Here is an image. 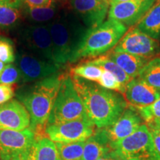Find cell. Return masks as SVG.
Listing matches in <instances>:
<instances>
[{
  "label": "cell",
  "mask_w": 160,
  "mask_h": 160,
  "mask_svg": "<svg viewBox=\"0 0 160 160\" xmlns=\"http://www.w3.org/2000/svg\"><path fill=\"white\" fill-rule=\"evenodd\" d=\"M62 11L60 2L45 7H29L25 5L24 19L30 25H48L57 18Z\"/></svg>",
  "instance_id": "18"
},
{
  "label": "cell",
  "mask_w": 160,
  "mask_h": 160,
  "mask_svg": "<svg viewBox=\"0 0 160 160\" xmlns=\"http://www.w3.org/2000/svg\"><path fill=\"white\" fill-rule=\"evenodd\" d=\"M55 143L61 160H83V150L85 142Z\"/></svg>",
  "instance_id": "25"
},
{
  "label": "cell",
  "mask_w": 160,
  "mask_h": 160,
  "mask_svg": "<svg viewBox=\"0 0 160 160\" xmlns=\"http://www.w3.org/2000/svg\"><path fill=\"white\" fill-rule=\"evenodd\" d=\"M35 151H36V145L33 149H31L28 153L25 154L18 157L13 160H36L35 159Z\"/></svg>",
  "instance_id": "34"
},
{
  "label": "cell",
  "mask_w": 160,
  "mask_h": 160,
  "mask_svg": "<svg viewBox=\"0 0 160 160\" xmlns=\"http://www.w3.org/2000/svg\"><path fill=\"white\" fill-rule=\"evenodd\" d=\"M147 125L160 126V98L151 105L135 108Z\"/></svg>",
  "instance_id": "27"
},
{
  "label": "cell",
  "mask_w": 160,
  "mask_h": 160,
  "mask_svg": "<svg viewBox=\"0 0 160 160\" xmlns=\"http://www.w3.org/2000/svg\"><path fill=\"white\" fill-rule=\"evenodd\" d=\"M103 70L97 65L85 62V63L81 64L71 69L72 76H75L84 79L88 81L98 82L99 79L102 74Z\"/></svg>",
  "instance_id": "26"
},
{
  "label": "cell",
  "mask_w": 160,
  "mask_h": 160,
  "mask_svg": "<svg viewBox=\"0 0 160 160\" xmlns=\"http://www.w3.org/2000/svg\"><path fill=\"white\" fill-rule=\"evenodd\" d=\"M73 12L88 29L102 25L108 14L110 5L103 0H71Z\"/></svg>",
  "instance_id": "12"
},
{
  "label": "cell",
  "mask_w": 160,
  "mask_h": 160,
  "mask_svg": "<svg viewBox=\"0 0 160 160\" xmlns=\"http://www.w3.org/2000/svg\"><path fill=\"white\" fill-rule=\"evenodd\" d=\"M15 96V87L13 85H0V105L11 101Z\"/></svg>",
  "instance_id": "31"
},
{
  "label": "cell",
  "mask_w": 160,
  "mask_h": 160,
  "mask_svg": "<svg viewBox=\"0 0 160 160\" xmlns=\"http://www.w3.org/2000/svg\"><path fill=\"white\" fill-rule=\"evenodd\" d=\"M128 30L123 24L109 19L98 27L88 29L69 63L82 58L101 57L117 46Z\"/></svg>",
  "instance_id": "4"
},
{
  "label": "cell",
  "mask_w": 160,
  "mask_h": 160,
  "mask_svg": "<svg viewBox=\"0 0 160 160\" xmlns=\"http://www.w3.org/2000/svg\"><path fill=\"white\" fill-rule=\"evenodd\" d=\"M74 87L85 107L86 115L97 129L109 127L119 119L128 107L120 93L110 91L98 85L72 76Z\"/></svg>",
  "instance_id": "1"
},
{
  "label": "cell",
  "mask_w": 160,
  "mask_h": 160,
  "mask_svg": "<svg viewBox=\"0 0 160 160\" xmlns=\"http://www.w3.org/2000/svg\"><path fill=\"white\" fill-rule=\"evenodd\" d=\"M111 151L103 129L97 128L94 133L85 142L83 160H97Z\"/></svg>",
  "instance_id": "19"
},
{
  "label": "cell",
  "mask_w": 160,
  "mask_h": 160,
  "mask_svg": "<svg viewBox=\"0 0 160 160\" xmlns=\"http://www.w3.org/2000/svg\"><path fill=\"white\" fill-rule=\"evenodd\" d=\"M88 119L72 77L63 75L48 125Z\"/></svg>",
  "instance_id": "5"
},
{
  "label": "cell",
  "mask_w": 160,
  "mask_h": 160,
  "mask_svg": "<svg viewBox=\"0 0 160 160\" xmlns=\"http://www.w3.org/2000/svg\"><path fill=\"white\" fill-rule=\"evenodd\" d=\"M36 160H61L56 143L47 137L36 141Z\"/></svg>",
  "instance_id": "24"
},
{
  "label": "cell",
  "mask_w": 160,
  "mask_h": 160,
  "mask_svg": "<svg viewBox=\"0 0 160 160\" xmlns=\"http://www.w3.org/2000/svg\"><path fill=\"white\" fill-rule=\"evenodd\" d=\"M0 160H1V159H0Z\"/></svg>",
  "instance_id": "40"
},
{
  "label": "cell",
  "mask_w": 160,
  "mask_h": 160,
  "mask_svg": "<svg viewBox=\"0 0 160 160\" xmlns=\"http://www.w3.org/2000/svg\"><path fill=\"white\" fill-rule=\"evenodd\" d=\"M138 78L160 91V57L149 60L144 66Z\"/></svg>",
  "instance_id": "22"
},
{
  "label": "cell",
  "mask_w": 160,
  "mask_h": 160,
  "mask_svg": "<svg viewBox=\"0 0 160 160\" xmlns=\"http://www.w3.org/2000/svg\"><path fill=\"white\" fill-rule=\"evenodd\" d=\"M97 160H123L116 152L112 150L104 156V157L99 158Z\"/></svg>",
  "instance_id": "35"
},
{
  "label": "cell",
  "mask_w": 160,
  "mask_h": 160,
  "mask_svg": "<svg viewBox=\"0 0 160 160\" xmlns=\"http://www.w3.org/2000/svg\"><path fill=\"white\" fill-rule=\"evenodd\" d=\"M35 145V134L30 128L23 131L0 129L1 160H13L28 153Z\"/></svg>",
  "instance_id": "10"
},
{
  "label": "cell",
  "mask_w": 160,
  "mask_h": 160,
  "mask_svg": "<svg viewBox=\"0 0 160 160\" xmlns=\"http://www.w3.org/2000/svg\"><path fill=\"white\" fill-rule=\"evenodd\" d=\"M112 149L123 160H160L146 124L113 145Z\"/></svg>",
  "instance_id": "6"
},
{
  "label": "cell",
  "mask_w": 160,
  "mask_h": 160,
  "mask_svg": "<svg viewBox=\"0 0 160 160\" xmlns=\"http://www.w3.org/2000/svg\"><path fill=\"white\" fill-rule=\"evenodd\" d=\"M19 37L24 46V49L44 59L55 63L53 42L47 25L29 24L24 26L19 32Z\"/></svg>",
  "instance_id": "8"
},
{
  "label": "cell",
  "mask_w": 160,
  "mask_h": 160,
  "mask_svg": "<svg viewBox=\"0 0 160 160\" xmlns=\"http://www.w3.org/2000/svg\"><path fill=\"white\" fill-rule=\"evenodd\" d=\"M15 63L20 72L22 82H38L46 79L57 74L62 68L24 48L19 50L16 54Z\"/></svg>",
  "instance_id": "7"
},
{
  "label": "cell",
  "mask_w": 160,
  "mask_h": 160,
  "mask_svg": "<svg viewBox=\"0 0 160 160\" xmlns=\"http://www.w3.org/2000/svg\"><path fill=\"white\" fill-rule=\"evenodd\" d=\"M47 25L53 42L54 62L62 67L74 55L88 29L73 12L63 10Z\"/></svg>",
  "instance_id": "3"
},
{
  "label": "cell",
  "mask_w": 160,
  "mask_h": 160,
  "mask_svg": "<svg viewBox=\"0 0 160 160\" xmlns=\"http://www.w3.org/2000/svg\"><path fill=\"white\" fill-rule=\"evenodd\" d=\"M103 1H108V0H103Z\"/></svg>",
  "instance_id": "38"
},
{
  "label": "cell",
  "mask_w": 160,
  "mask_h": 160,
  "mask_svg": "<svg viewBox=\"0 0 160 160\" xmlns=\"http://www.w3.org/2000/svg\"><path fill=\"white\" fill-rule=\"evenodd\" d=\"M159 128H160V126H159Z\"/></svg>",
  "instance_id": "39"
},
{
  "label": "cell",
  "mask_w": 160,
  "mask_h": 160,
  "mask_svg": "<svg viewBox=\"0 0 160 160\" xmlns=\"http://www.w3.org/2000/svg\"><path fill=\"white\" fill-rule=\"evenodd\" d=\"M25 4L22 0H0V29H17L24 19Z\"/></svg>",
  "instance_id": "17"
},
{
  "label": "cell",
  "mask_w": 160,
  "mask_h": 160,
  "mask_svg": "<svg viewBox=\"0 0 160 160\" xmlns=\"http://www.w3.org/2000/svg\"><path fill=\"white\" fill-rule=\"evenodd\" d=\"M16 60L14 45L9 38L0 36V61L5 64H11Z\"/></svg>",
  "instance_id": "29"
},
{
  "label": "cell",
  "mask_w": 160,
  "mask_h": 160,
  "mask_svg": "<svg viewBox=\"0 0 160 160\" xmlns=\"http://www.w3.org/2000/svg\"><path fill=\"white\" fill-rule=\"evenodd\" d=\"M157 0H129L110 6L109 19L123 24L126 27L135 25L155 5Z\"/></svg>",
  "instance_id": "13"
},
{
  "label": "cell",
  "mask_w": 160,
  "mask_h": 160,
  "mask_svg": "<svg viewBox=\"0 0 160 160\" xmlns=\"http://www.w3.org/2000/svg\"><path fill=\"white\" fill-rule=\"evenodd\" d=\"M96 130L97 128L88 119H83L48 125L45 134L53 142H85Z\"/></svg>",
  "instance_id": "9"
},
{
  "label": "cell",
  "mask_w": 160,
  "mask_h": 160,
  "mask_svg": "<svg viewBox=\"0 0 160 160\" xmlns=\"http://www.w3.org/2000/svg\"><path fill=\"white\" fill-rule=\"evenodd\" d=\"M30 116L21 102L12 99L0 105V129L23 131L29 128Z\"/></svg>",
  "instance_id": "15"
},
{
  "label": "cell",
  "mask_w": 160,
  "mask_h": 160,
  "mask_svg": "<svg viewBox=\"0 0 160 160\" xmlns=\"http://www.w3.org/2000/svg\"><path fill=\"white\" fill-rule=\"evenodd\" d=\"M137 28L153 39L160 38V0L138 22Z\"/></svg>",
  "instance_id": "21"
},
{
  "label": "cell",
  "mask_w": 160,
  "mask_h": 160,
  "mask_svg": "<svg viewBox=\"0 0 160 160\" xmlns=\"http://www.w3.org/2000/svg\"><path fill=\"white\" fill-rule=\"evenodd\" d=\"M97 84L101 87H102L103 88L118 92L121 94L125 93V86L123 85L121 82H119L117 78L109 71L103 70L102 74L98 81Z\"/></svg>",
  "instance_id": "28"
},
{
  "label": "cell",
  "mask_w": 160,
  "mask_h": 160,
  "mask_svg": "<svg viewBox=\"0 0 160 160\" xmlns=\"http://www.w3.org/2000/svg\"><path fill=\"white\" fill-rule=\"evenodd\" d=\"M5 65H5V63H3L2 62L0 61V74H1L2 72L3 71L4 68H5Z\"/></svg>",
  "instance_id": "37"
},
{
  "label": "cell",
  "mask_w": 160,
  "mask_h": 160,
  "mask_svg": "<svg viewBox=\"0 0 160 160\" xmlns=\"http://www.w3.org/2000/svg\"><path fill=\"white\" fill-rule=\"evenodd\" d=\"M62 76L58 73L36 82L35 84L18 93L19 101L25 106L30 116L29 128L34 133L36 141L46 137L45 129Z\"/></svg>",
  "instance_id": "2"
},
{
  "label": "cell",
  "mask_w": 160,
  "mask_h": 160,
  "mask_svg": "<svg viewBox=\"0 0 160 160\" xmlns=\"http://www.w3.org/2000/svg\"><path fill=\"white\" fill-rule=\"evenodd\" d=\"M124 94L127 102L132 107L142 108L159 99L160 91L137 77L127 84Z\"/></svg>",
  "instance_id": "16"
},
{
  "label": "cell",
  "mask_w": 160,
  "mask_h": 160,
  "mask_svg": "<svg viewBox=\"0 0 160 160\" xmlns=\"http://www.w3.org/2000/svg\"><path fill=\"white\" fill-rule=\"evenodd\" d=\"M143 122L142 118L134 107H128L114 123L102 128L111 148L121 140L134 133L144 124Z\"/></svg>",
  "instance_id": "14"
},
{
  "label": "cell",
  "mask_w": 160,
  "mask_h": 160,
  "mask_svg": "<svg viewBox=\"0 0 160 160\" xmlns=\"http://www.w3.org/2000/svg\"><path fill=\"white\" fill-rule=\"evenodd\" d=\"M24 4L29 7H45L61 0H22Z\"/></svg>",
  "instance_id": "33"
},
{
  "label": "cell",
  "mask_w": 160,
  "mask_h": 160,
  "mask_svg": "<svg viewBox=\"0 0 160 160\" xmlns=\"http://www.w3.org/2000/svg\"><path fill=\"white\" fill-rule=\"evenodd\" d=\"M21 82L20 72L15 64H8L0 74V85H13Z\"/></svg>",
  "instance_id": "30"
},
{
  "label": "cell",
  "mask_w": 160,
  "mask_h": 160,
  "mask_svg": "<svg viewBox=\"0 0 160 160\" xmlns=\"http://www.w3.org/2000/svg\"><path fill=\"white\" fill-rule=\"evenodd\" d=\"M113 51L150 59L160 51V44L157 39L134 28L124 35Z\"/></svg>",
  "instance_id": "11"
},
{
  "label": "cell",
  "mask_w": 160,
  "mask_h": 160,
  "mask_svg": "<svg viewBox=\"0 0 160 160\" xmlns=\"http://www.w3.org/2000/svg\"><path fill=\"white\" fill-rule=\"evenodd\" d=\"M108 57L114 62L120 68L122 69L131 79L139 77L144 66L149 61V59L119 52L113 51L109 53Z\"/></svg>",
  "instance_id": "20"
},
{
  "label": "cell",
  "mask_w": 160,
  "mask_h": 160,
  "mask_svg": "<svg viewBox=\"0 0 160 160\" xmlns=\"http://www.w3.org/2000/svg\"><path fill=\"white\" fill-rule=\"evenodd\" d=\"M153 139V145L157 153L160 157V128L155 125H147Z\"/></svg>",
  "instance_id": "32"
},
{
  "label": "cell",
  "mask_w": 160,
  "mask_h": 160,
  "mask_svg": "<svg viewBox=\"0 0 160 160\" xmlns=\"http://www.w3.org/2000/svg\"><path fill=\"white\" fill-rule=\"evenodd\" d=\"M88 62L91 63L93 65H97L98 67L101 68L104 71L111 72V73H113L117 78L119 82H121L125 87L127 85V84L133 79L122 69L120 68L114 62L112 61L108 57V55L101 56L99 58L91 60V61H88Z\"/></svg>",
  "instance_id": "23"
},
{
  "label": "cell",
  "mask_w": 160,
  "mask_h": 160,
  "mask_svg": "<svg viewBox=\"0 0 160 160\" xmlns=\"http://www.w3.org/2000/svg\"><path fill=\"white\" fill-rule=\"evenodd\" d=\"M127 1H129V0H108L110 6L116 5V4L125 2H127Z\"/></svg>",
  "instance_id": "36"
}]
</instances>
